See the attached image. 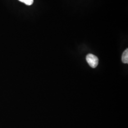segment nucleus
Here are the masks:
<instances>
[{"label": "nucleus", "instance_id": "nucleus-3", "mask_svg": "<svg viewBox=\"0 0 128 128\" xmlns=\"http://www.w3.org/2000/svg\"><path fill=\"white\" fill-rule=\"evenodd\" d=\"M27 5H31L33 4L34 0H18Z\"/></svg>", "mask_w": 128, "mask_h": 128}, {"label": "nucleus", "instance_id": "nucleus-2", "mask_svg": "<svg viewBox=\"0 0 128 128\" xmlns=\"http://www.w3.org/2000/svg\"><path fill=\"white\" fill-rule=\"evenodd\" d=\"M122 62L124 64H128V50L127 48L124 51L122 55Z\"/></svg>", "mask_w": 128, "mask_h": 128}, {"label": "nucleus", "instance_id": "nucleus-1", "mask_svg": "<svg viewBox=\"0 0 128 128\" xmlns=\"http://www.w3.org/2000/svg\"><path fill=\"white\" fill-rule=\"evenodd\" d=\"M86 60L88 64L93 68H96L99 63L98 58L92 54H88L86 57Z\"/></svg>", "mask_w": 128, "mask_h": 128}]
</instances>
